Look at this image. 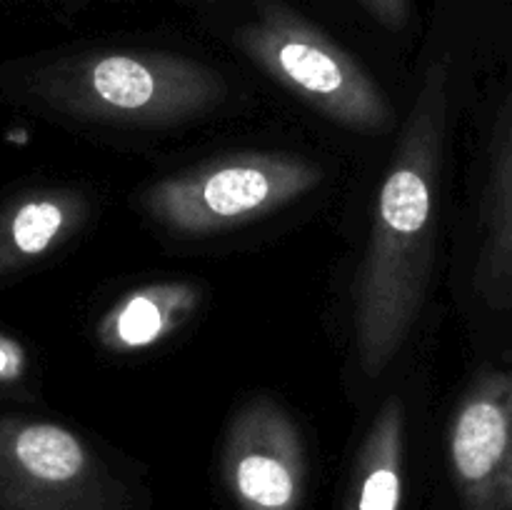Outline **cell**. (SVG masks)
Wrapping results in <instances>:
<instances>
[{
    "instance_id": "obj_1",
    "label": "cell",
    "mask_w": 512,
    "mask_h": 510,
    "mask_svg": "<svg viewBox=\"0 0 512 510\" xmlns=\"http://www.w3.org/2000/svg\"><path fill=\"white\" fill-rule=\"evenodd\" d=\"M448 130V63L433 60L393 150L353 290L360 370L380 378L408 340L430 283L438 183Z\"/></svg>"
},
{
    "instance_id": "obj_2",
    "label": "cell",
    "mask_w": 512,
    "mask_h": 510,
    "mask_svg": "<svg viewBox=\"0 0 512 510\" xmlns=\"http://www.w3.org/2000/svg\"><path fill=\"white\" fill-rule=\"evenodd\" d=\"M0 90L83 123L138 128L188 123L228 98L218 70L163 50H90L0 63Z\"/></svg>"
},
{
    "instance_id": "obj_3",
    "label": "cell",
    "mask_w": 512,
    "mask_h": 510,
    "mask_svg": "<svg viewBox=\"0 0 512 510\" xmlns=\"http://www.w3.org/2000/svg\"><path fill=\"white\" fill-rule=\"evenodd\" d=\"M235 43L275 83L343 128L380 133L393 120L390 100L368 70L280 0H258Z\"/></svg>"
},
{
    "instance_id": "obj_4",
    "label": "cell",
    "mask_w": 512,
    "mask_h": 510,
    "mask_svg": "<svg viewBox=\"0 0 512 510\" xmlns=\"http://www.w3.org/2000/svg\"><path fill=\"white\" fill-rule=\"evenodd\" d=\"M323 178V168L303 155L243 150L155 180L143 208L178 238H205L285 208Z\"/></svg>"
},
{
    "instance_id": "obj_5",
    "label": "cell",
    "mask_w": 512,
    "mask_h": 510,
    "mask_svg": "<svg viewBox=\"0 0 512 510\" xmlns=\"http://www.w3.org/2000/svg\"><path fill=\"white\" fill-rule=\"evenodd\" d=\"M0 510H125V490L75 430L0 415Z\"/></svg>"
},
{
    "instance_id": "obj_6",
    "label": "cell",
    "mask_w": 512,
    "mask_h": 510,
    "mask_svg": "<svg viewBox=\"0 0 512 510\" xmlns=\"http://www.w3.org/2000/svg\"><path fill=\"white\" fill-rule=\"evenodd\" d=\"M305 445L273 398L248 400L223 445V480L240 510H298L305 493Z\"/></svg>"
},
{
    "instance_id": "obj_7",
    "label": "cell",
    "mask_w": 512,
    "mask_h": 510,
    "mask_svg": "<svg viewBox=\"0 0 512 510\" xmlns=\"http://www.w3.org/2000/svg\"><path fill=\"white\" fill-rule=\"evenodd\" d=\"M448 460L465 510H512V368L485 370L458 400Z\"/></svg>"
},
{
    "instance_id": "obj_8",
    "label": "cell",
    "mask_w": 512,
    "mask_h": 510,
    "mask_svg": "<svg viewBox=\"0 0 512 510\" xmlns=\"http://www.w3.org/2000/svg\"><path fill=\"white\" fill-rule=\"evenodd\" d=\"M90 213L75 188H48L20 195L0 208V278L45 258L68 243Z\"/></svg>"
},
{
    "instance_id": "obj_9",
    "label": "cell",
    "mask_w": 512,
    "mask_h": 510,
    "mask_svg": "<svg viewBox=\"0 0 512 510\" xmlns=\"http://www.w3.org/2000/svg\"><path fill=\"white\" fill-rule=\"evenodd\" d=\"M475 290L493 310H512V90L495 128Z\"/></svg>"
},
{
    "instance_id": "obj_10",
    "label": "cell",
    "mask_w": 512,
    "mask_h": 510,
    "mask_svg": "<svg viewBox=\"0 0 512 510\" xmlns=\"http://www.w3.org/2000/svg\"><path fill=\"white\" fill-rule=\"evenodd\" d=\"M203 303L198 285L163 280L135 288L115 300L95 325V338L110 353H138L178 333Z\"/></svg>"
},
{
    "instance_id": "obj_11",
    "label": "cell",
    "mask_w": 512,
    "mask_h": 510,
    "mask_svg": "<svg viewBox=\"0 0 512 510\" xmlns=\"http://www.w3.org/2000/svg\"><path fill=\"white\" fill-rule=\"evenodd\" d=\"M405 463V408L388 398L375 413L355 465L348 510H400Z\"/></svg>"
},
{
    "instance_id": "obj_12",
    "label": "cell",
    "mask_w": 512,
    "mask_h": 510,
    "mask_svg": "<svg viewBox=\"0 0 512 510\" xmlns=\"http://www.w3.org/2000/svg\"><path fill=\"white\" fill-rule=\"evenodd\" d=\"M28 370V353L18 340L0 333V385H13L25 378Z\"/></svg>"
},
{
    "instance_id": "obj_13",
    "label": "cell",
    "mask_w": 512,
    "mask_h": 510,
    "mask_svg": "<svg viewBox=\"0 0 512 510\" xmlns=\"http://www.w3.org/2000/svg\"><path fill=\"white\" fill-rule=\"evenodd\" d=\"M363 8L388 30H403L410 18V0H360Z\"/></svg>"
}]
</instances>
